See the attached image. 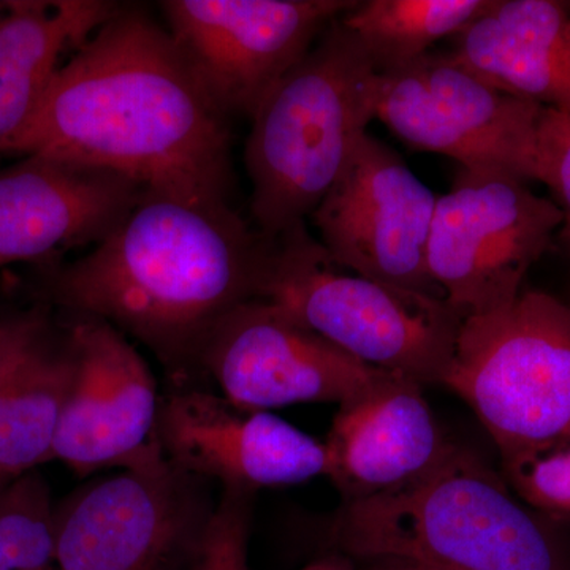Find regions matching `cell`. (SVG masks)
<instances>
[{"label":"cell","mask_w":570,"mask_h":570,"mask_svg":"<svg viewBox=\"0 0 570 570\" xmlns=\"http://www.w3.org/2000/svg\"><path fill=\"white\" fill-rule=\"evenodd\" d=\"M22 157L0 170V266L100 245L149 193L108 168Z\"/></svg>","instance_id":"9a60e30c"},{"label":"cell","mask_w":570,"mask_h":570,"mask_svg":"<svg viewBox=\"0 0 570 570\" xmlns=\"http://www.w3.org/2000/svg\"><path fill=\"white\" fill-rule=\"evenodd\" d=\"M77 367L56 428L52 460L78 474L164 460L156 442L160 397L145 358L124 333L94 317L70 324Z\"/></svg>","instance_id":"4fadbf2b"},{"label":"cell","mask_w":570,"mask_h":570,"mask_svg":"<svg viewBox=\"0 0 570 570\" xmlns=\"http://www.w3.org/2000/svg\"><path fill=\"white\" fill-rule=\"evenodd\" d=\"M354 0H165L168 32L225 116L253 118Z\"/></svg>","instance_id":"30bf717a"},{"label":"cell","mask_w":570,"mask_h":570,"mask_svg":"<svg viewBox=\"0 0 570 570\" xmlns=\"http://www.w3.org/2000/svg\"><path fill=\"white\" fill-rule=\"evenodd\" d=\"M568 6H569V10H570V2H568Z\"/></svg>","instance_id":"f1b7e54d"},{"label":"cell","mask_w":570,"mask_h":570,"mask_svg":"<svg viewBox=\"0 0 570 570\" xmlns=\"http://www.w3.org/2000/svg\"><path fill=\"white\" fill-rule=\"evenodd\" d=\"M374 570H434L425 568V566L415 564V562L397 561V560H385L374 561Z\"/></svg>","instance_id":"484cf974"},{"label":"cell","mask_w":570,"mask_h":570,"mask_svg":"<svg viewBox=\"0 0 570 570\" xmlns=\"http://www.w3.org/2000/svg\"><path fill=\"white\" fill-rule=\"evenodd\" d=\"M453 40L450 55L483 80L570 116L568 2L491 0Z\"/></svg>","instance_id":"ac0fdd59"},{"label":"cell","mask_w":570,"mask_h":570,"mask_svg":"<svg viewBox=\"0 0 570 570\" xmlns=\"http://www.w3.org/2000/svg\"><path fill=\"white\" fill-rule=\"evenodd\" d=\"M156 442L165 460L195 479L255 493L326 474L324 442L266 411L186 389L160 397Z\"/></svg>","instance_id":"5bb4252c"},{"label":"cell","mask_w":570,"mask_h":570,"mask_svg":"<svg viewBox=\"0 0 570 570\" xmlns=\"http://www.w3.org/2000/svg\"><path fill=\"white\" fill-rule=\"evenodd\" d=\"M258 298L365 365L422 385H441L463 324L445 298L377 283L337 265L305 224L272 239Z\"/></svg>","instance_id":"5b68a950"},{"label":"cell","mask_w":570,"mask_h":570,"mask_svg":"<svg viewBox=\"0 0 570 570\" xmlns=\"http://www.w3.org/2000/svg\"><path fill=\"white\" fill-rule=\"evenodd\" d=\"M557 521L540 515L474 450L453 442L423 478L341 505L336 551L434 570H570Z\"/></svg>","instance_id":"3957f363"},{"label":"cell","mask_w":570,"mask_h":570,"mask_svg":"<svg viewBox=\"0 0 570 570\" xmlns=\"http://www.w3.org/2000/svg\"><path fill=\"white\" fill-rule=\"evenodd\" d=\"M528 183L460 167L449 193L438 197L428 273L463 318L512 303L528 269L557 242L564 214Z\"/></svg>","instance_id":"52a82bcc"},{"label":"cell","mask_w":570,"mask_h":570,"mask_svg":"<svg viewBox=\"0 0 570 570\" xmlns=\"http://www.w3.org/2000/svg\"><path fill=\"white\" fill-rule=\"evenodd\" d=\"M118 3L104 0L0 2V153L31 122L67 51H77Z\"/></svg>","instance_id":"d6986e66"},{"label":"cell","mask_w":570,"mask_h":570,"mask_svg":"<svg viewBox=\"0 0 570 570\" xmlns=\"http://www.w3.org/2000/svg\"><path fill=\"white\" fill-rule=\"evenodd\" d=\"M167 460L97 480L55 509L58 570H189L214 508Z\"/></svg>","instance_id":"9c48e42d"},{"label":"cell","mask_w":570,"mask_h":570,"mask_svg":"<svg viewBox=\"0 0 570 570\" xmlns=\"http://www.w3.org/2000/svg\"><path fill=\"white\" fill-rule=\"evenodd\" d=\"M75 367L70 326L58 332L43 314L0 322V478L52 460Z\"/></svg>","instance_id":"e0dca14e"},{"label":"cell","mask_w":570,"mask_h":570,"mask_svg":"<svg viewBox=\"0 0 570 570\" xmlns=\"http://www.w3.org/2000/svg\"><path fill=\"white\" fill-rule=\"evenodd\" d=\"M491 0H366L340 18L358 37L377 71L396 69L459 36Z\"/></svg>","instance_id":"ffe728a7"},{"label":"cell","mask_w":570,"mask_h":570,"mask_svg":"<svg viewBox=\"0 0 570 570\" xmlns=\"http://www.w3.org/2000/svg\"><path fill=\"white\" fill-rule=\"evenodd\" d=\"M253 497L250 491L224 489L189 570H249L247 540Z\"/></svg>","instance_id":"603a6c76"},{"label":"cell","mask_w":570,"mask_h":570,"mask_svg":"<svg viewBox=\"0 0 570 570\" xmlns=\"http://www.w3.org/2000/svg\"><path fill=\"white\" fill-rule=\"evenodd\" d=\"M272 239L230 205L148 193L107 239L51 273L50 298L75 317L129 333L181 371L214 328L258 298Z\"/></svg>","instance_id":"7a4b0ae2"},{"label":"cell","mask_w":570,"mask_h":570,"mask_svg":"<svg viewBox=\"0 0 570 570\" xmlns=\"http://www.w3.org/2000/svg\"><path fill=\"white\" fill-rule=\"evenodd\" d=\"M441 385L474 411L501 460L570 444V306L521 291L463 318Z\"/></svg>","instance_id":"8992f818"},{"label":"cell","mask_w":570,"mask_h":570,"mask_svg":"<svg viewBox=\"0 0 570 570\" xmlns=\"http://www.w3.org/2000/svg\"><path fill=\"white\" fill-rule=\"evenodd\" d=\"M568 303V305L570 306V285H569V302H566Z\"/></svg>","instance_id":"83f0119b"},{"label":"cell","mask_w":570,"mask_h":570,"mask_svg":"<svg viewBox=\"0 0 570 570\" xmlns=\"http://www.w3.org/2000/svg\"><path fill=\"white\" fill-rule=\"evenodd\" d=\"M436 202L400 154L365 134L309 217L337 265L377 283L445 298L426 266Z\"/></svg>","instance_id":"8fae6325"},{"label":"cell","mask_w":570,"mask_h":570,"mask_svg":"<svg viewBox=\"0 0 570 570\" xmlns=\"http://www.w3.org/2000/svg\"><path fill=\"white\" fill-rule=\"evenodd\" d=\"M422 387L404 374L387 373L341 404L325 442V475L343 504L415 482L452 448Z\"/></svg>","instance_id":"2e32d148"},{"label":"cell","mask_w":570,"mask_h":570,"mask_svg":"<svg viewBox=\"0 0 570 570\" xmlns=\"http://www.w3.org/2000/svg\"><path fill=\"white\" fill-rule=\"evenodd\" d=\"M510 490L553 521L570 520V444L501 460Z\"/></svg>","instance_id":"7402d4cb"},{"label":"cell","mask_w":570,"mask_h":570,"mask_svg":"<svg viewBox=\"0 0 570 570\" xmlns=\"http://www.w3.org/2000/svg\"><path fill=\"white\" fill-rule=\"evenodd\" d=\"M535 181L549 187L564 214L557 242L570 257V116L551 108H543L540 118Z\"/></svg>","instance_id":"cb8c5ba5"},{"label":"cell","mask_w":570,"mask_h":570,"mask_svg":"<svg viewBox=\"0 0 570 570\" xmlns=\"http://www.w3.org/2000/svg\"><path fill=\"white\" fill-rule=\"evenodd\" d=\"M340 18L250 118V216L268 239L305 224L376 119V63Z\"/></svg>","instance_id":"277c9868"},{"label":"cell","mask_w":570,"mask_h":570,"mask_svg":"<svg viewBox=\"0 0 570 570\" xmlns=\"http://www.w3.org/2000/svg\"><path fill=\"white\" fill-rule=\"evenodd\" d=\"M543 108L501 91L450 52L379 71L376 119L411 148L444 154L466 170L535 181Z\"/></svg>","instance_id":"ba28073f"},{"label":"cell","mask_w":570,"mask_h":570,"mask_svg":"<svg viewBox=\"0 0 570 570\" xmlns=\"http://www.w3.org/2000/svg\"><path fill=\"white\" fill-rule=\"evenodd\" d=\"M299 570H365L358 569L355 566L354 560L347 554L335 553L325 554V557L317 558V560L311 561L305 568ZM367 570V569H366Z\"/></svg>","instance_id":"d4e9b609"},{"label":"cell","mask_w":570,"mask_h":570,"mask_svg":"<svg viewBox=\"0 0 570 570\" xmlns=\"http://www.w3.org/2000/svg\"><path fill=\"white\" fill-rule=\"evenodd\" d=\"M228 118L163 28L118 10L63 61L9 153L96 165L149 193L228 205Z\"/></svg>","instance_id":"6da1fadb"},{"label":"cell","mask_w":570,"mask_h":570,"mask_svg":"<svg viewBox=\"0 0 570 570\" xmlns=\"http://www.w3.org/2000/svg\"><path fill=\"white\" fill-rule=\"evenodd\" d=\"M200 365L225 400L266 412L305 403L341 406L390 373L365 365L264 298L243 303L217 324Z\"/></svg>","instance_id":"7c38bea8"},{"label":"cell","mask_w":570,"mask_h":570,"mask_svg":"<svg viewBox=\"0 0 570 570\" xmlns=\"http://www.w3.org/2000/svg\"><path fill=\"white\" fill-rule=\"evenodd\" d=\"M0 570H58L55 509L37 472L11 479L0 490Z\"/></svg>","instance_id":"44dd1931"},{"label":"cell","mask_w":570,"mask_h":570,"mask_svg":"<svg viewBox=\"0 0 570 570\" xmlns=\"http://www.w3.org/2000/svg\"><path fill=\"white\" fill-rule=\"evenodd\" d=\"M367 570H374V569H373V568H370V569H367Z\"/></svg>","instance_id":"f546056e"},{"label":"cell","mask_w":570,"mask_h":570,"mask_svg":"<svg viewBox=\"0 0 570 570\" xmlns=\"http://www.w3.org/2000/svg\"><path fill=\"white\" fill-rule=\"evenodd\" d=\"M9 480H11V479H2V478H0V490L3 489V485H6V483L9 482Z\"/></svg>","instance_id":"4316f807"}]
</instances>
